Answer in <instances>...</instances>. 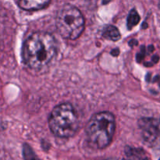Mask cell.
<instances>
[{"instance_id": "1", "label": "cell", "mask_w": 160, "mask_h": 160, "mask_svg": "<svg viewBox=\"0 0 160 160\" xmlns=\"http://www.w3.org/2000/svg\"><path fill=\"white\" fill-rule=\"evenodd\" d=\"M56 53V40L49 33H34L23 45V60L30 68L41 69L45 67L55 57Z\"/></svg>"}, {"instance_id": "2", "label": "cell", "mask_w": 160, "mask_h": 160, "mask_svg": "<svg viewBox=\"0 0 160 160\" xmlns=\"http://www.w3.org/2000/svg\"><path fill=\"white\" fill-rule=\"evenodd\" d=\"M89 142L97 148H105L111 143L116 130V120L109 112H101L92 116L86 126Z\"/></svg>"}, {"instance_id": "3", "label": "cell", "mask_w": 160, "mask_h": 160, "mask_svg": "<svg viewBox=\"0 0 160 160\" xmlns=\"http://www.w3.org/2000/svg\"><path fill=\"white\" fill-rule=\"evenodd\" d=\"M50 130L59 138H70L74 135L79 127V120L74 108L70 103L56 106L48 118Z\"/></svg>"}, {"instance_id": "4", "label": "cell", "mask_w": 160, "mask_h": 160, "mask_svg": "<svg viewBox=\"0 0 160 160\" xmlns=\"http://www.w3.org/2000/svg\"><path fill=\"white\" fill-rule=\"evenodd\" d=\"M56 28L63 38L74 40L84 29V18L81 11L70 4L62 6L56 15Z\"/></svg>"}, {"instance_id": "5", "label": "cell", "mask_w": 160, "mask_h": 160, "mask_svg": "<svg viewBox=\"0 0 160 160\" xmlns=\"http://www.w3.org/2000/svg\"><path fill=\"white\" fill-rule=\"evenodd\" d=\"M139 127L142 135L147 142L153 143L160 136V122L153 118H142L139 120Z\"/></svg>"}, {"instance_id": "6", "label": "cell", "mask_w": 160, "mask_h": 160, "mask_svg": "<svg viewBox=\"0 0 160 160\" xmlns=\"http://www.w3.org/2000/svg\"><path fill=\"white\" fill-rule=\"evenodd\" d=\"M51 0H17L18 5L25 10H38L46 7Z\"/></svg>"}, {"instance_id": "7", "label": "cell", "mask_w": 160, "mask_h": 160, "mask_svg": "<svg viewBox=\"0 0 160 160\" xmlns=\"http://www.w3.org/2000/svg\"><path fill=\"white\" fill-rule=\"evenodd\" d=\"M122 160H148L145 152L142 148L127 147L125 149V156Z\"/></svg>"}, {"instance_id": "8", "label": "cell", "mask_w": 160, "mask_h": 160, "mask_svg": "<svg viewBox=\"0 0 160 160\" xmlns=\"http://www.w3.org/2000/svg\"><path fill=\"white\" fill-rule=\"evenodd\" d=\"M103 37L111 41H118L120 38V33L116 27L109 25L105 28L102 34Z\"/></svg>"}, {"instance_id": "9", "label": "cell", "mask_w": 160, "mask_h": 160, "mask_svg": "<svg viewBox=\"0 0 160 160\" xmlns=\"http://www.w3.org/2000/svg\"><path fill=\"white\" fill-rule=\"evenodd\" d=\"M140 21V16L135 9H132L130 12L128 17V29H132L134 26L138 24Z\"/></svg>"}, {"instance_id": "10", "label": "cell", "mask_w": 160, "mask_h": 160, "mask_svg": "<svg viewBox=\"0 0 160 160\" xmlns=\"http://www.w3.org/2000/svg\"><path fill=\"white\" fill-rule=\"evenodd\" d=\"M23 156H24L25 160H36L35 156L31 148L27 145H24L23 148Z\"/></svg>"}, {"instance_id": "11", "label": "cell", "mask_w": 160, "mask_h": 160, "mask_svg": "<svg viewBox=\"0 0 160 160\" xmlns=\"http://www.w3.org/2000/svg\"><path fill=\"white\" fill-rule=\"evenodd\" d=\"M159 9L160 10V0H159Z\"/></svg>"}, {"instance_id": "12", "label": "cell", "mask_w": 160, "mask_h": 160, "mask_svg": "<svg viewBox=\"0 0 160 160\" xmlns=\"http://www.w3.org/2000/svg\"><path fill=\"white\" fill-rule=\"evenodd\" d=\"M159 160H160V159H159Z\"/></svg>"}]
</instances>
